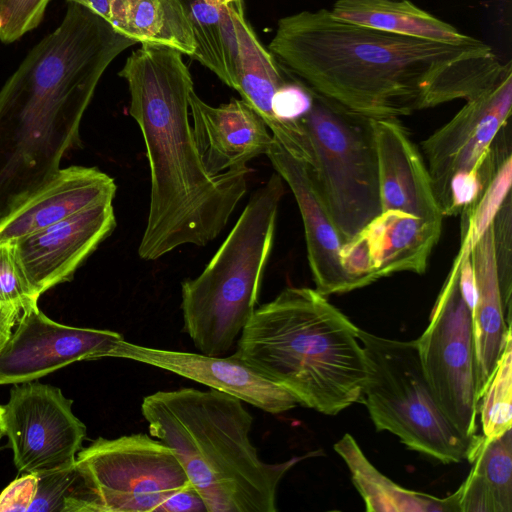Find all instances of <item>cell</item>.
<instances>
[{"label": "cell", "mask_w": 512, "mask_h": 512, "mask_svg": "<svg viewBox=\"0 0 512 512\" xmlns=\"http://www.w3.org/2000/svg\"><path fill=\"white\" fill-rule=\"evenodd\" d=\"M493 248L504 319L511 326L512 293V197H506L493 222Z\"/></svg>", "instance_id": "30"}, {"label": "cell", "mask_w": 512, "mask_h": 512, "mask_svg": "<svg viewBox=\"0 0 512 512\" xmlns=\"http://www.w3.org/2000/svg\"><path fill=\"white\" fill-rule=\"evenodd\" d=\"M312 92V107L297 123L305 161L343 244L382 211L374 119Z\"/></svg>", "instance_id": "7"}, {"label": "cell", "mask_w": 512, "mask_h": 512, "mask_svg": "<svg viewBox=\"0 0 512 512\" xmlns=\"http://www.w3.org/2000/svg\"><path fill=\"white\" fill-rule=\"evenodd\" d=\"M50 0H0V40L12 43L36 28Z\"/></svg>", "instance_id": "33"}, {"label": "cell", "mask_w": 512, "mask_h": 512, "mask_svg": "<svg viewBox=\"0 0 512 512\" xmlns=\"http://www.w3.org/2000/svg\"><path fill=\"white\" fill-rule=\"evenodd\" d=\"M73 401L58 387L38 382L14 384L4 406V431L18 471L39 473L73 465L86 426Z\"/></svg>", "instance_id": "11"}, {"label": "cell", "mask_w": 512, "mask_h": 512, "mask_svg": "<svg viewBox=\"0 0 512 512\" xmlns=\"http://www.w3.org/2000/svg\"><path fill=\"white\" fill-rule=\"evenodd\" d=\"M39 295L32 287L18 253L16 239L0 242V303L22 310L38 305Z\"/></svg>", "instance_id": "31"}, {"label": "cell", "mask_w": 512, "mask_h": 512, "mask_svg": "<svg viewBox=\"0 0 512 512\" xmlns=\"http://www.w3.org/2000/svg\"><path fill=\"white\" fill-rule=\"evenodd\" d=\"M330 11L342 21L399 35L450 44L474 39L408 0H337Z\"/></svg>", "instance_id": "25"}, {"label": "cell", "mask_w": 512, "mask_h": 512, "mask_svg": "<svg viewBox=\"0 0 512 512\" xmlns=\"http://www.w3.org/2000/svg\"><path fill=\"white\" fill-rule=\"evenodd\" d=\"M269 51L313 91L373 119L398 118L494 86L511 61L474 38L450 44L302 11L278 21Z\"/></svg>", "instance_id": "1"}, {"label": "cell", "mask_w": 512, "mask_h": 512, "mask_svg": "<svg viewBox=\"0 0 512 512\" xmlns=\"http://www.w3.org/2000/svg\"><path fill=\"white\" fill-rule=\"evenodd\" d=\"M512 107V66L491 88L466 104L445 125L421 143L432 189L447 215L452 176L474 168L488 153L498 131L509 122Z\"/></svg>", "instance_id": "12"}, {"label": "cell", "mask_w": 512, "mask_h": 512, "mask_svg": "<svg viewBox=\"0 0 512 512\" xmlns=\"http://www.w3.org/2000/svg\"><path fill=\"white\" fill-rule=\"evenodd\" d=\"M312 104V89L291 74L274 94L272 111L281 124L296 127L297 121L309 112Z\"/></svg>", "instance_id": "35"}, {"label": "cell", "mask_w": 512, "mask_h": 512, "mask_svg": "<svg viewBox=\"0 0 512 512\" xmlns=\"http://www.w3.org/2000/svg\"><path fill=\"white\" fill-rule=\"evenodd\" d=\"M458 269L457 255L429 324L415 342L426 379L442 411L460 434L474 438L479 400L472 310L460 290Z\"/></svg>", "instance_id": "10"}, {"label": "cell", "mask_w": 512, "mask_h": 512, "mask_svg": "<svg viewBox=\"0 0 512 512\" xmlns=\"http://www.w3.org/2000/svg\"><path fill=\"white\" fill-rule=\"evenodd\" d=\"M230 7L239 46L234 89L262 117L272 135L286 150L303 157L304 142L299 124L296 127H287L275 118L272 111L273 96L291 73L259 41L245 18L243 2L230 4Z\"/></svg>", "instance_id": "20"}, {"label": "cell", "mask_w": 512, "mask_h": 512, "mask_svg": "<svg viewBox=\"0 0 512 512\" xmlns=\"http://www.w3.org/2000/svg\"><path fill=\"white\" fill-rule=\"evenodd\" d=\"M360 231L367 239L377 281L398 272L423 274L440 239L442 219L384 210Z\"/></svg>", "instance_id": "21"}, {"label": "cell", "mask_w": 512, "mask_h": 512, "mask_svg": "<svg viewBox=\"0 0 512 512\" xmlns=\"http://www.w3.org/2000/svg\"><path fill=\"white\" fill-rule=\"evenodd\" d=\"M63 512H155L190 481L174 453L143 433L99 437L76 456Z\"/></svg>", "instance_id": "9"}, {"label": "cell", "mask_w": 512, "mask_h": 512, "mask_svg": "<svg viewBox=\"0 0 512 512\" xmlns=\"http://www.w3.org/2000/svg\"><path fill=\"white\" fill-rule=\"evenodd\" d=\"M381 209L442 219L427 165L398 118L373 121Z\"/></svg>", "instance_id": "19"}, {"label": "cell", "mask_w": 512, "mask_h": 512, "mask_svg": "<svg viewBox=\"0 0 512 512\" xmlns=\"http://www.w3.org/2000/svg\"><path fill=\"white\" fill-rule=\"evenodd\" d=\"M471 260L476 281L472 326L477 369L476 392L480 400L506 342L512 336L511 326L504 319L494 258L492 223L472 246Z\"/></svg>", "instance_id": "22"}, {"label": "cell", "mask_w": 512, "mask_h": 512, "mask_svg": "<svg viewBox=\"0 0 512 512\" xmlns=\"http://www.w3.org/2000/svg\"><path fill=\"white\" fill-rule=\"evenodd\" d=\"M189 110L196 147L209 174L249 170L250 160L267 154L273 135L262 117L244 100L232 98L214 107L193 90Z\"/></svg>", "instance_id": "16"}, {"label": "cell", "mask_w": 512, "mask_h": 512, "mask_svg": "<svg viewBox=\"0 0 512 512\" xmlns=\"http://www.w3.org/2000/svg\"><path fill=\"white\" fill-rule=\"evenodd\" d=\"M467 460L473 466L459 487L461 512H511V429L494 439L481 435Z\"/></svg>", "instance_id": "26"}, {"label": "cell", "mask_w": 512, "mask_h": 512, "mask_svg": "<svg viewBox=\"0 0 512 512\" xmlns=\"http://www.w3.org/2000/svg\"><path fill=\"white\" fill-rule=\"evenodd\" d=\"M37 487L35 497L28 512H63L65 499L78 478L73 465L36 473Z\"/></svg>", "instance_id": "34"}, {"label": "cell", "mask_w": 512, "mask_h": 512, "mask_svg": "<svg viewBox=\"0 0 512 512\" xmlns=\"http://www.w3.org/2000/svg\"><path fill=\"white\" fill-rule=\"evenodd\" d=\"M118 51L96 25L72 15L41 39L0 90V219L60 169Z\"/></svg>", "instance_id": "3"}, {"label": "cell", "mask_w": 512, "mask_h": 512, "mask_svg": "<svg viewBox=\"0 0 512 512\" xmlns=\"http://www.w3.org/2000/svg\"><path fill=\"white\" fill-rule=\"evenodd\" d=\"M68 3L80 5L108 21L109 0H67Z\"/></svg>", "instance_id": "39"}, {"label": "cell", "mask_w": 512, "mask_h": 512, "mask_svg": "<svg viewBox=\"0 0 512 512\" xmlns=\"http://www.w3.org/2000/svg\"><path fill=\"white\" fill-rule=\"evenodd\" d=\"M334 450L345 461L368 512H461L459 488L445 498L403 488L381 473L348 433Z\"/></svg>", "instance_id": "23"}, {"label": "cell", "mask_w": 512, "mask_h": 512, "mask_svg": "<svg viewBox=\"0 0 512 512\" xmlns=\"http://www.w3.org/2000/svg\"><path fill=\"white\" fill-rule=\"evenodd\" d=\"M4 406L0 405V438L5 434L4 431Z\"/></svg>", "instance_id": "40"}, {"label": "cell", "mask_w": 512, "mask_h": 512, "mask_svg": "<svg viewBox=\"0 0 512 512\" xmlns=\"http://www.w3.org/2000/svg\"><path fill=\"white\" fill-rule=\"evenodd\" d=\"M36 487V473H26L11 482L0 494V512H28Z\"/></svg>", "instance_id": "36"}, {"label": "cell", "mask_w": 512, "mask_h": 512, "mask_svg": "<svg viewBox=\"0 0 512 512\" xmlns=\"http://www.w3.org/2000/svg\"><path fill=\"white\" fill-rule=\"evenodd\" d=\"M512 336L508 338L478 405L483 435L502 436L512 425Z\"/></svg>", "instance_id": "28"}, {"label": "cell", "mask_w": 512, "mask_h": 512, "mask_svg": "<svg viewBox=\"0 0 512 512\" xmlns=\"http://www.w3.org/2000/svg\"><path fill=\"white\" fill-rule=\"evenodd\" d=\"M190 21L195 52L193 59L210 69L234 89L239 46L230 5L219 0H181Z\"/></svg>", "instance_id": "27"}, {"label": "cell", "mask_w": 512, "mask_h": 512, "mask_svg": "<svg viewBox=\"0 0 512 512\" xmlns=\"http://www.w3.org/2000/svg\"><path fill=\"white\" fill-rule=\"evenodd\" d=\"M119 76L128 84L129 113L141 130L150 168L140 258L157 260L182 245H207L246 193L250 169L219 176L206 170L189 122L193 80L181 52L142 44Z\"/></svg>", "instance_id": "2"}, {"label": "cell", "mask_w": 512, "mask_h": 512, "mask_svg": "<svg viewBox=\"0 0 512 512\" xmlns=\"http://www.w3.org/2000/svg\"><path fill=\"white\" fill-rule=\"evenodd\" d=\"M284 193L275 172L250 197L204 270L182 282L184 331L201 353L228 352L254 313Z\"/></svg>", "instance_id": "6"}, {"label": "cell", "mask_w": 512, "mask_h": 512, "mask_svg": "<svg viewBox=\"0 0 512 512\" xmlns=\"http://www.w3.org/2000/svg\"><path fill=\"white\" fill-rule=\"evenodd\" d=\"M116 189L114 179L95 167L60 168L0 219V242L24 237L83 209L113 201Z\"/></svg>", "instance_id": "18"}, {"label": "cell", "mask_w": 512, "mask_h": 512, "mask_svg": "<svg viewBox=\"0 0 512 512\" xmlns=\"http://www.w3.org/2000/svg\"><path fill=\"white\" fill-rule=\"evenodd\" d=\"M206 511L205 503L189 482L163 501L155 512H203Z\"/></svg>", "instance_id": "37"}, {"label": "cell", "mask_w": 512, "mask_h": 512, "mask_svg": "<svg viewBox=\"0 0 512 512\" xmlns=\"http://www.w3.org/2000/svg\"><path fill=\"white\" fill-rule=\"evenodd\" d=\"M113 201L83 209L16 239L25 273L41 296L70 280L76 269L116 227Z\"/></svg>", "instance_id": "15"}, {"label": "cell", "mask_w": 512, "mask_h": 512, "mask_svg": "<svg viewBox=\"0 0 512 512\" xmlns=\"http://www.w3.org/2000/svg\"><path fill=\"white\" fill-rule=\"evenodd\" d=\"M109 357L124 358L169 371L211 389L234 396L267 413L280 414L298 402L288 391L256 373L233 355L165 350L120 340Z\"/></svg>", "instance_id": "14"}, {"label": "cell", "mask_w": 512, "mask_h": 512, "mask_svg": "<svg viewBox=\"0 0 512 512\" xmlns=\"http://www.w3.org/2000/svg\"><path fill=\"white\" fill-rule=\"evenodd\" d=\"M152 437L176 456L207 512H276L286 473L306 456L263 461L250 439L243 401L211 389L180 388L144 397Z\"/></svg>", "instance_id": "5"}, {"label": "cell", "mask_w": 512, "mask_h": 512, "mask_svg": "<svg viewBox=\"0 0 512 512\" xmlns=\"http://www.w3.org/2000/svg\"><path fill=\"white\" fill-rule=\"evenodd\" d=\"M266 155L297 202L315 289L324 296L350 292L339 258L342 241L317 192L308 163L286 150L274 136Z\"/></svg>", "instance_id": "17"}, {"label": "cell", "mask_w": 512, "mask_h": 512, "mask_svg": "<svg viewBox=\"0 0 512 512\" xmlns=\"http://www.w3.org/2000/svg\"><path fill=\"white\" fill-rule=\"evenodd\" d=\"M108 22L136 43L194 55L195 41L181 0H109Z\"/></svg>", "instance_id": "24"}, {"label": "cell", "mask_w": 512, "mask_h": 512, "mask_svg": "<svg viewBox=\"0 0 512 512\" xmlns=\"http://www.w3.org/2000/svg\"><path fill=\"white\" fill-rule=\"evenodd\" d=\"M21 311L17 305L0 303V352L10 338Z\"/></svg>", "instance_id": "38"}, {"label": "cell", "mask_w": 512, "mask_h": 512, "mask_svg": "<svg viewBox=\"0 0 512 512\" xmlns=\"http://www.w3.org/2000/svg\"><path fill=\"white\" fill-rule=\"evenodd\" d=\"M222 4H225V5H230V4H233V3H236V2H239V1H242V0H219Z\"/></svg>", "instance_id": "41"}, {"label": "cell", "mask_w": 512, "mask_h": 512, "mask_svg": "<svg viewBox=\"0 0 512 512\" xmlns=\"http://www.w3.org/2000/svg\"><path fill=\"white\" fill-rule=\"evenodd\" d=\"M511 182L512 155L499 164L477 203L461 212V223L469 232L471 248L491 225L497 211L510 194Z\"/></svg>", "instance_id": "29"}, {"label": "cell", "mask_w": 512, "mask_h": 512, "mask_svg": "<svg viewBox=\"0 0 512 512\" xmlns=\"http://www.w3.org/2000/svg\"><path fill=\"white\" fill-rule=\"evenodd\" d=\"M359 328L316 289L288 287L255 309L234 354L298 404L337 415L369 376Z\"/></svg>", "instance_id": "4"}, {"label": "cell", "mask_w": 512, "mask_h": 512, "mask_svg": "<svg viewBox=\"0 0 512 512\" xmlns=\"http://www.w3.org/2000/svg\"><path fill=\"white\" fill-rule=\"evenodd\" d=\"M15 326L0 352V385L30 382L77 361L109 357L124 339L111 330L57 323L38 305L22 310Z\"/></svg>", "instance_id": "13"}, {"label": "cell", "mask_w": 512, "mask_h": 512, "mask_svg": "<svg viewBox=\"0 0 512 512\" xmlns=\"http://www.w3.org/2000/svg\"><path fill=\"white\" fill-rule=\"evenodd\" d=\"M505 158H498L490 147L474 168L455 173L450 180V205L446 216H455L472 208Z\"/></svg>", "instance_id": "32"}, {"label": "cell", "mask_w": 512, "mask_h": 512, "mask_svg": "<svg viewBox=\"0 0 512 512\" xmlns=\"http://www.w3.org/2000/svg\"><path fill=\"white\" fill-rule=\"evenodd\" d=\"M369 376L361 401L377 431L444 464L468 459L481 435L460 434L438 404L414 341L383 338L359 328Z\"/></svg>", "instance_id": "8"}]
</instances>
